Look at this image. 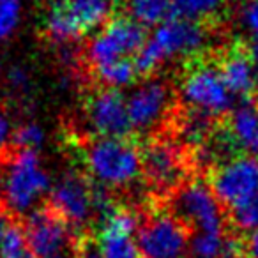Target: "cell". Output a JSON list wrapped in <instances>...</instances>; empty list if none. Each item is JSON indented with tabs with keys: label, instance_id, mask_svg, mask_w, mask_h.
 <instances>
[{
	"label": "cell",
	"instance_id": "obj_28",
	"mask_svg": "<svg viewBox=\"0 0 258 258\" xmlns=\"http://www.w3.org/2000/svg\"><path fill=\"white\" fill-rule=\"evenodd\" d=\"M8 78V83L13 90L16 92H25L30 85V78H29V73L25 71L23 68H11L6 75Z\"/></svg>",
	"mask_w": 258,
	"mask_h": 258
},
{
	"label": "cell",
	"instance_id": "obj_24",
	"mask_svg": "<svg viewBox=\"0 0 258 258\" xmlns=\"http://www.w3.org/2000/svg\"><path fill=\"white\" fill-rule=\"evenodd\" d=\"M44 142V129L37 122H25L18 125L13 135L16 151H37Z\"/></svg>",
	"mask_w": 258,
	"mask_h": 258
},
{
	"label": "cell",
	"instance_id": "obj_21",
	"mask_svg": "<svg viewBox=\"0 0 258 258\" xmlns=\"http://www.w3.org/2000/svg\"><path fill=\"white\" fill-rule=\"evenodd\" d=\"M0 258H37L27 240L23 225L11 223L0 237Z\"/></svg>",
	"mask_w": 258,
	"mask_h": 258
},
{
	"label": "cell",
	"instance_id": "obj_13",
	"mask_svg": "<svg viewBox=\"0 0 258 258\" xmlns=\"http://www.w3.org/2000/svg\"><path fill=\"white\" fill-rule=\"evenodd\" d=\"M85 120L97 138H129L133 127L127 115V101L117 89L96 90L85 104Z\"/></svg>",
	"mask_w": 258,
	"mask_h": 258
},
{
	"label": "cell",
	"instance_id": "obj_23",
	"mask_svg": "<svg viewBox=\"0 0 258 258\" xmlns=\"http://www.w3.org/2000/svg\"><path fill=\"white\" fill-rule=\"evenodd\" d=\"M225 239V233H197L189 244L191 254H193V258H221Z\"/></svg>",
	"mask_w": 258,
	"mask_h": 258
},
{
	"label": "cell",
	"instance_id": "obj_33",
	"mask_svg": "<svg viewBox=\"0 0 258 258\" xmlns=\"http://www.w3.org/2000/svg\"><path fill=\"white\" fill-rule=\"evenodd\" d=\"M57 258H78V256H76V253H75V247H73V249H69V251H66V253L58 254Z\"/></svg>",
	"mask_w": 258,
	"mask_h": 258
},
{
	"label": "cell",
	"instance_id": "obj_5",
	"mask_svg": "<svg viewBox=\"0 0 258 258\" xmlns=\"http://www.w3.org/2000/svg\"><path fill=\"white\" fill-rule=\"evenodd\" d=\"M170 200V214L175 216L187 230L197 233H225V212L223 205L204 180H187L177 187Z\"/></svg>",
	"mask_w": 258,
	"mask_h": 258
},
{
	"label": "cell",
	"instance_id": "obj_31",
	"mask_svg": "<svg viewBox=\"0 0 258 258\" xmlns=\"http://www.w3.org/2000/svg\"><path fill=\"white\" fill-rule=\"evenodd\" d=\"M244 246H246L247 258H258V230H254V232H251L249 235H247Z\"/></svg>",
	"mask_w": 258,
	"mask_h": 258
},
{
	"label": "cell",
	"instance_id": "obj_10",
	"mask_svg": "<svg viewBox=\"0 0 258 258\" xmlns=\"http://www.w3.org/2000/svg\"><path fill=\"white\" fill-rule=\"evenodd\" d=\"M92 179L76 172H68L53 184L50 191V207L76 232L94 221Z\"/></svg>",
	"mask_w": 258,
	"mask_h": 258
},
{
	"label": "cell",
	"instance_id": "obj_35",
	"mask_svg": "<svg viewBox=\"0 0 258 258\" xmlns=\"http://www.w3.org/2000/svg\"><path fill=\"white\" fill-rule=\"evenodd\" d=\"M254 106L258 108V94H256V97H254Z\"/></svg>",
	"mask_w": 258,
	"mask_h": 258
},
{
	"label": "cell",
	"instance_id": "obj_25",
	"mask_svg": "<svg viewBox=\"0 0 258 258\" xmlns=\"http://www.w3.org/2000/svg\"><path fill=\"white\" fill-rule=\"evenodd\" d=\"M230 221L240 232H254L258 230V197L239 207L230 209Z\"/></svg>",
	"mask_w": 258,
	"mask_h": 258
},
{
	"label": "cell",
	"instance_id": "obj_4",
	"mask_svg": "<svg viewBox=\"0 0 258 258\" xmlns=\"http://www.w3.org/2000/svg\"><path fill=\"white\" fill-rule=\"evenodd\" d=\"M140 151L142 175L154 191H161L168 197L187 182L195 158L179 140L168 135H158L145 142Z\"/></svg>",
	"mask_w": 258,
	"mask_h": 258
},
{
	"label": "cell",
	"instance_id": "obj_27",
	"mask_svg": "<svg viewBox=\"0 0 258 258\" xmlns=\"http://www.w3.org/2000/svg\"><path fill=\"white\" fill-rule=\"evenodd\" d=\"M75 253L78 258H104L97 240L90 235H78L75 244Z\"/></svg>",
	"mask_w": 258,
	"mask_h": 258
},
{
	"label": "cell",
	"instance_id": "obj_12",
	"mask_svg": "<svg viewBox=\"0 0 258 258\" xmlns=\"http://www.w3.org/2000/svg\"><path fill=\"white\" fill-rule=\"evenodd\" d=\"M172 87L158 78L147 80L127 97V115L133 131H151L173 118Z\"/></svg>",
	"mask_w": 258,
	"mask_h": 258
},
{
	"label": "cell",
	"instance_id": "obj_2",
	"mask_svg": "<svg viewBox=\"0 0 258 258\" xmlns=\"http://www.w3.org/2000/svg\"><path fill=\"white\" fill-rule=\"evenodd\" d=\"M85 165L94 182L122 189L142 175V151L129 138H96L87 147Z\"/></svg>",
	"mask_w": 258,
	"mask_h": 258
},
{
	"label": "cell",
	"instance_id": "obj_7",
	"mask_svg": "<svg viewBox=\"0 0 258 258\" xmlns=\"http://www.w3.org/2000/svg\"><path fill=\"white\" fill-rule=\"evenodd\" d=\"M147 29L129 16H113L87 46L85 57L90 69L137 55L147 43Z\"/></svg>",
	"mask_w": 258,
	"mask_h": 258
},
{
	"label": "cell",
	"instance_id": "obj_9",
	"mask_svg": "<svg viewBox=\"0 0 258 258\" xmlns=\"http://www.w3.org/2000/svg\"><path fill=\"white\" fill-rule=\"evenodd\" d=\"M189 230L172 214L147 216L137 232V246L142 258H184Z\"/></svg>",
	"mask_w": 258,
	"mask_h": 258
},
{
	"label": "cell",
	"instance_id": "obj_26",
	"mask_svg": "<svg viewBox=\"0 0 258 258\" xmlns=\"http://www.w3.org/2000/svg\"><path fill=\"white\" fill-rule=\"evenodd\" d=\"M239 22L249 34V39L258 37V0H244L239 9Z\"/></svg>",
	"mask_w": 258,
	"mask_h": 258
},
{
	"label": "cell",
	"instance_id": "obj_6",
	"mask_svg": "<svg viewBox=\"0 0 258 258\" xmlns=\"http://www.w3.org/2000/svg\"><path fill=\"white\" fill-rule=\"evenodd\" d=\"M180 97L191 110L207 113L214 118L226 117L233 110L235 97L214 62H197L191 64L180 83Z\"/></svg>",
	"mask_w": 258,
	"mask_h": 258
},
{
	"label": "cell",
	"instance_id": "obj_15",
	"mask_svg": "<svg viewBox=\"0 0 258 258\" xmlns=\"http://www.w3.org/2000/svg\"><path fill=\"white\" fill-rule=\"evenodd\" d=\"M219 71L228 87L230 94L242 103H254L256 97V80H254L253 66H251L249 55H247L246 44H233L226 48L225 53L219 57Z\"/></svg>",
	"mask_w": 258,
	"mask_h": 258
},
{
	"label": "cell",
	"instance_id": "obj_22",
	"mask_svg": "<svg viewBox=\"0 0 258 258\" xmlns=\"http://www.w3.org/2000/svg\"><path fill=\"white\" fill-rule=\"evenodd\" d=\"M23 0H0V43L11 39L20 29Z\"/></svg>",
	"mask_w": 258,
	"mask_h": 258
},
{
	"label": "cell",
	"instance_id": "obj_32",
	"mask_svg": "<svg viewBox=\"0 0 258 258\" xmlns=\"http://www.w3.org/2000/svg\"><path fill=\"white\" fill-rule=\"evenodd\" d=\"M8 225H9L8 212L4 211V207H0V237H2V233H4V230Z\"/></svg>",
	"mask_w": 258,
	"mask_h": 258
},
{
	"label": "cell",
	"instance_id": "obj_34",
	"mask_svg": "<svg viewBox=\"0 0 258 258\" xmlns=\"http://www.w3.org/2000/svg\"><path fill=\"white\" fill-rule=\"evenodd\" d=\"M4 76V68H2V62H0V78Z\"/></svg>",
	"mask_w": 258,
	"mask_h": 258
},
{
	"label": "cell",
	"instance_id": "obj_19",
	"mask_svg": "<svg viewBox=\"0 0 258 258\" xmlns=\"http://www.w3.org/2000/svg\"><path fill=\"white\" fill-rule=\"evenodd\" d=\"M92 76L99 83H103L108 89H120L127 87L137 80L138 73L135 68V60L131 58H122V60L111 62V64L101 66V68L90 69Z\"/></svg>",
	"mask_w": 258,
	"mask_h": 258
},
{
	"label": "cell",
	"instance_id": "obj_18",
	"mask_svg": "<svg viewBox=\"0 0 258 258\" xmlns=\"http://www.w3.org/2000/svg\"><path fill=\"white\" fill-rule=\"evenodd\" d=\"M96 240L104 258H142L135 235L99 228Z\"/></svg>",
	"mask_w": 258,
	"mask_h": 258
},
{
	"label": "cell",
	"instance_id": "obj_29",
	"mask_svg": "<svg viewBox=\"0 0 258 258\" xmlns=\"http://www.w3.org/2000/svg\"><path fill=\"white\" fill-rule=\"evenodd\" d=\"M13 135H15V127H13L11 120L4 111L0 110V152L13 142Z\"/></svg>",
	"mask_w": 258,
	"mask_h": 258
},
{
	"label": "cell",
	"instance_id": "obj_8",
	"mask_svg": "<svg viewBox=\"0 0 258 258\" xmlns=\"http://www.w3.org/2000/svg\"><path fill=\"white\" fill-rule=\"evenodd\" d=\"M209 186L226 209L253 200L258 197V158L239 156L212 166Z\"/></svg>",
	"mask_w": 258,
	"mask_h": 258
},
{
	"label": "cell",
	"instance_id": "obj_30",
	"mask_svg": "<svg viewBox=\"0 0 258 258\" xmlns=\"http://www.w3.org/2000/svg\"><path fill=\"white\" fill-rule=\"evenodd\" d=\"M246 50H247V55H249V60H251L253 73H254V80H256V85H258V37L247 39Z\"/></svg>",
	"mask_w": 258,
	"mask_h": 258
},
{
	"label": "cell",
	"instance_id": "obj_1",
	"mask_svg": "<svg viewBox=\"0 0 258 258\" xmlns=\"http://www.w3.org/2000/svg\"><path fill=\"white\" fill-rule=\"evenodd\" d=\"M53 187L51 177L37 151H16L0 175V198L6 212L29 216Z\"/></svg>",
	"mask_w": 258,
	"mask_h": 258
},
{
	"label": "cell",
	"instance_id": "obj_17",
	"mask_svg": "<svg viewBox=\"0 0 258 258\" xmlns=\"http://www.w3.org/2000/svg\"><path fill=\"white\" fill-rule=\"evenodd\" d=\"M125 16L144 29L156 27L175 16L172 0H124Z\"/></svg>",
	"mask_w": 258,
	"mask_h": 258
},
{
	"label": "cell",
	"instance_id": "obj_11",
	"mask_svg": "<svg viewBox=\"0 0 258 258\" xmlns=\"http://www.w3.org/2000/svg\"><path fill=\"white\" fill-rule=\"evenodd\" d=\"M27 240L37 258H57L73 249L76 244L75 230L50 207H39L29 214L23 223Z\"/></svg>",
	"mask_w": 258,
	"mask_h": 258
},
{
	"label": "cell",
	"instance_id": "obj_16",
	"mask_svg": "<svg viewBox=\"0 0 258 258\" xmlns=\"http://www.w3.org/2000/svg\"><path fill=\"white\" fill-rule=\"evenodd\" d=\"M223 127L228 133L239 154L258 158V108L242 103L226 115Z\"/></svg>",
	"mask_w": 258,
	"mask_h": 258
},
{
	"label": "cell",
	"instance_id": "obj_20",
	"mask_svg": "<svg viewBox=\"0 0 258 258\" xmlns=\"http://www.w3.org/2000/svg\"><path fill=\"white\" fill-rule=\"evenodd\" d=\"M175 16L209 25L221 13L225 0H172Z\"/></svg>",
	"mask_w": 258,
	"mask_h": 258
},
{
	"label": "cell",
	"instance_id": "obj_3",
	"mask_svg": "<svg viewBox=\"0 0 258 258\" xmlns=\"http://www.w3.org/2000/svg\"><path fill=\"white\" fill-rule=\"evenodd\" d=\"M111 9L113 0H50L44 32L53 43L71 44L106 25Z\"/></svg>",
	"mask_w": 258,
	"mask_h": 258
},
{
	"label": "cell",
	"instance_id": "obj_14",
	"mask_svg": "<svg viewBox=\"0 0 258 258\" xmlns=\"http://www.w3.org/2000/svg\"><path fill=\"white\" fill-rule=\"evenodd\" d=\"M209 34H211V29L205 23L173 16L154 30L151 39L161 50L166 60L170 57L198 55L207 44Z\"/></svg>",
	"mask_w": 258,
	"mask_h": 258
}]
</instances>
